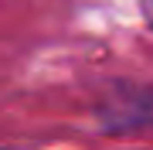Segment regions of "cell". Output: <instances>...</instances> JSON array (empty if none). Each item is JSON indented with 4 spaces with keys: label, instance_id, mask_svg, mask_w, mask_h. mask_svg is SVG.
Returning a JSON list of instances; mask_svg holds the SVG:
<instances>
[{
    "label": "cell",
    "instance_id": "7a4b0ae2",
    "mask_svg": "<svg viewBox=\"0 0 153 150\" xmlns=\"http://www.w3.org/2000/svg\"><path fill=\"white\" fill-rule=\"evenodd\" d=\"M140 10H143V21L153 28V0H140Z\"/></svg>",
    "mask_w": 153,
    "mask_h": 150
},
{
    "label": "cell",
    "instance_id": "6da1fadb",
    "mask_svg": "<svg viewBox=\"0 0 153 150\" xmlns=\"http://www.w3.org/2000/svg\"><path fill=\"white\" fill-rule=\"evenodd\" d=\"M105 130H133L153 123V89H112L109 102L99 109Z\"/></svg>",
    "mask_w": 153,
    "mask_h": 150
}]
</instances>
